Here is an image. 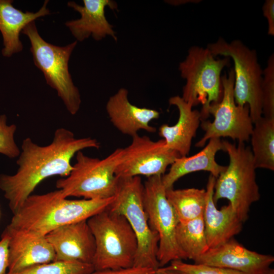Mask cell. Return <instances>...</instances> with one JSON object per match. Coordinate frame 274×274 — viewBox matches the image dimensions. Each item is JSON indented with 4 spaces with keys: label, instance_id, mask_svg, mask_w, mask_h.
<instances>
[{
    "label": "cell",
    "instance_id": "obj_6",
    "mask_svg": "<svg viewBox=\"0 0 274 274\" xmlns=\"http://www.w3.org/2000/svg\"><path fill=\"white\" fill-rule=\"evenodd\" d=\"M21 32L29 40L34 64L43 73L47 84L56 91L67 111L76 115L81 98L69 72L68 61L77 41L65 46L50 44L39 33L35 21L27 24Z\"/></svg>",
    "mask_w": 274,
    "mask_h": 274
},
{
    "label": "cell",
    "instance_id": "obj_33",
    "mask_svg": "<svg viewBox=\"0 0 274 274\" xmlns=\"http://www.w3.org/2000/svg\"><path fill=\"white\" fill-rule=\"evenodd\" d=\"M257 274H274V269L270 267H269L263 271Z\"/></svg>",
    "mask_w": 274,
    "mask_h": 274
},
{
    "label": "cell",
    "instance_id": "obj_34",
    "mask_svg": "<svg viewBox=\"0 0 274 274\" xmlns=\"http://www.w3.org/2000/svg\"><path fill=\"white\" fill-rule=\"evenodd\" d=\"M0 215H1V212H0Z\"/></svg>",
    "mask_w": 274,
    "mask_h": 274
},
{
    "label": "cell",
    "instance_id": "obj_30",
    "mask_svg": "<svg viewBox=\"0 0 274 274\" xmlns=\"http://www.w3.org/2000/svg\"><path fill=\"white\" fill-rule=\"evenodd\" d=\"M8 268V238L2 233L0 239V274H7Z\"/></svg>",
    "mask_w": 274,
    "mask_h": 274
},
{
    "label": "cell",
    "instance_id": "obj_21",
    "mask_svg": "<svg viewBox=\"0 0 274 274\" xmlns=\"http://www.w3.org/2000/svg\"><path fill=\"white\" fill-rule=\"evenodd\" d=\"M222 150L220 138H212L197 154L190 156L179 157L170 165L168 172L162 176L165 189L173 188L174 184L181 177L197 171H207L217 178L226 166L219 164L215 160L216 153Z\"/></svg>",
    "mask_w": 274,
    "mask_h": 274
},
{
    "label": "cell",
    "instance_id": "obj_14",
    "mask_svg": "<svg viewBox=\"0 0 274 274\" xmlns=\"http://www.w3.org/2000/svg\"><path fill=\"white\" fill-rule=\"evenodd\" d=\"M45 236L54 250L55 260L92 264L95 242L87 220L62 226Z\"/></svg>",
    "mask_w": 274,
    "mask_h": 274
},
{
    "label": "cell",
    "instance_id": "obj_3",
    "mask_svg": "<svg viewBox=\"0 0 274 274\" xmlns=\"http://www.w3.org/2000/svg\"><path fill=\"white\" fill-rule=\"evenodd\" d=\"M222 144V150L228 155L229 163L216 178L213 199L215 203L220 199H228L244 223L248 218L251 206L260 198L252 152L245 143L236 145L223 141Z\"/></svg>",
    "mask_w": 274,
    "mask_h": 274
},
{
    "label": "cell",
    "instance_id": "obj_31",
    "mask_svg": "<svg viewBox=\"0 0 274 274\" xmlns=\"http://www.w3.org/2000/svg\"><path fill=\"white\" fill-rule=\"evenodd\" d=\"M263 16L268 23V35L274 36V1L266 0L262 8Z\"/></svg>",
    "mask_w": 274,
    "mask_h": 274
},
{
    "label": "cell",
    "instance_id": "obj_13",
    "mask_svg": "<svg viewBox=\"0 0 274 274\" xmlns=\"http://www.w3.org/2000/svg\"><path fill=\"white\" fill-rule=\"evenodd\" d=\"M3 232L8 238L7 274H14L29 267L55 260V253L45 236L14 227L9 224Z\"/></svg>",
    "mask_w": 274,
    "mask_h": 274
},
{
    "label": "cell",
    "instance_id": "obj_29",
    "mask_svg": "<svg viewBox=\"0 0 274 274\" xmlns=\"http://www.w3.org/2000/svg\"><path fill=\"white\" fill-rule=\"evenodd\" d=\"M91 274H156V270L147 267L132 266L116 269L94 270Z\"/></svg>",
    "mask_w": 274,
    "mask_h": 274
},
{
    "label": "cell",
    "instance_id": "obj_28",
    "mask_svg": "<svg viewBox=\"0 0 274 274\" xmlns=\"http://www.w3.org/2000/svg\"><path fill=\"white\" fill-rule=\"evenodd\" d=\"M168 268L182 271L186 274H246L245 273L202 264H189L184 262L181 260H177L170 262Z\"/></svg>",
    "mask_w": 274,
    "mask_h": 274
},
{
    "label": "cell",
    "instance_id": "obj_11",
    "mask_svg": "<svg viewBox=\"0 0 274 274\" xmlns=\"http://www.w3.org/2000/svg\"><path fill=\"white\" fill-rule=\"evenodd\" d=\"M223 87L222 99L213 104L208 109L209 115L214 118L212 122L201 121L200 126L205 133L195 146L203 147L212 138L228 137L238 143L248 142L250 139L253 123L250 115L249 106L237 105L235 101L233 88L234 72L231 68L228 75L221 76Z\"/></svg>",
    "mask_w": 274,
    "mask_h": 274
},
{
    "label": "cell",
    "instance_id": "obj_25",
    "mask_svg": "<svg viewBox=\"0 0 274 274\" xmlns=\"http://www.w3.org/2000/svg\"><path fill=\"white\" fill-rule=\"evenodd\" d=\"M94 271L92 264L55 260L29 267L14 274H91Z\"/></svg>",
    "mask_w": 274,
    "mask_h": 274
},
{
    "label": "cell",
    "instance_id": "obj_22",
    "mask_svg": "<svg viewBox=\"0 0 274 274\" xmlns=\"http://www.w3.org/2000/svg\"><path fill=\"white\" fill-rule=\"evenodd\" d=\"M250 135L256 168L274 170V118L262 116L253 123Z\"/></svg>",
    "mask_w": 274,
    "mask_h": 274
},
{
    "label": "cell",
    "instance_id": "obj_16",
    "mask_svg": "<svg viewBox=\"0 0 274 274\" xmlns=\"http://www.w3.org/2000/svg\"><path fill=\"white\" fill-rule=\"evenodd\" d=\"M83 3L82 6L73 1L67 4L80 14V18L65 23L76 41L82 42L90 37L100 41L109 36L116 41V32L107 19L105 9L108 7L112 10H117V3L112 0H83Z\"/></svg>",
    "mask_w": 274,
    "mask_h": 274
},
{
    "label": "cell",
    "instance_id": "obj_1",
    "mask_svg": "<svg viewBox=\"0 0 274 274\" xmlns=\"http://www.w3.org/2000/svg\"><path fill=\"white\" fill-rule=\"evenodd\" d=\"M99 148L96 139L76 138L72 131L63 127L56 129L51 143L46 146L39 145L30 138L24 139L16 161V172L12 175L0 174V190L13 214L43 180L54 176L67 177L73 168L71 160L78 152Z\"/></svg>",
    "mask_w": 274,
    "mask_h": 274
},
{
    "label": "cell",
    "instance_id": "obj_8",
    "mask_svg": "<svg viewBox=\"0 0 274 274\" xmlns=\"http://www.w3.org/2000/svg\"><path fill=\"white\" fill-rule=\"evenodd\" d=\"M144 184L140 176L119 179L114 199L109 208L124 216L134 231L138 247L133 266L159 267V237L150 227L143 200Z\"/></svg>",
    "mask_w": 274,
    "mask_h": 274
},
{
    "label": "cell",
    "instance_id": "obj_27",
    "mask_svg": "<svg viewBox=\"0 0 274 274\" xmlns=\"http://www.w3.org/2000/svg\"><path fill=\"white\" fill-rule=\"evenodd\" d=\"M16 130L15 124L8 125L6 115H0V154L10 158H17L20 153L15 140Z\"/></svg>",
    "mask_w": 274,
    "mask_h": 274
},
{
    "label": "cell",
    "instance_id": "obj_18",
    "mask_svg": "<svg viewBox=\"0 0 274 274\" xmlns=\"http://www.w3.org/2000/svg\"><path fill=\"white\" fill-rule=\"evenodd\" d=\"M216 180L215 177L210 175L202 215L209 249L218 247L232 238L241 231L243 224L229 203L220 210L216 208L213 199Z\"/></svg>",
    "mask_w": 274,
    "mask_h": 274
},
{
    "label": "cell",
    "instance_id": "obj_32",
    "mask_svg": "<svg viewBox=\"0 0 274 274\" xmlns=\"http://www.w3.org/2000/svg\"><path fill=\"white\" fill-rule=\"evenodd\" d=\"M156 274H186L185 273L167 267H159L156 270Z\"/></svg>",
    "mask_w": 274,
    "mask_h": 274
},
{
    "label": "cell",
    "instance_id": "obj_9",
    "mask_svg": "<svg viewBox=\"0 0 274 274\" xmlns=\"http://www.w3.org/2000/svg\"><path fill=\"white\" fill-rule=\"evenodd\" d=\"M207 48L214 56L221 55L231 58L234 63L233 88L235 103L240 106L248 104L253 123L262 116L261 84L262 73L255 50L238 40L228 43L219 38Z\"/></svg>",
    "mask_w": 274,
    "mask_h": 274
},
{
    "label": "cell",
    "instance_id": "obj_19",
    "mask_svg": "<svg viewBox=\"0 0 274 274\" xmlns=\"http://www.w3.org/2000/svg\"><path fill=\"white\" fill-rule=\"evenodd\" d=\"M168 102L178 109L179 118L174 125H161L159 135L165 141L168 148L177 152L181 157L187 156L201 123L200 112L193 110L192 106L179 95L171 97Z\"/></svg>",
    "mask_w": 274,
    "mask_h": 274
},
{
    "label": "cell",
    "instance_id": "obj_2",
    "mask_svg": "<svg viewBox=\"0 0 274 274\" xmlns=\"http://www.w3.org/2000/svg\"><path fill=\"white\" fill-rule=\"evenodd\" d=\"M114 196L106 199H69L60 190L27 197L12 217L14 227L45 236L54 229L87 220L108 208Z\"/></svg>",
    "mask_w": 274,
    "mask_h": 274
},
{
    "label": "cell",
    "instance_id": "obj_5",
    "mask_svg": "<svg viewBox=\"0 0 274 274\" xmlns=\"http://www.w3.org/2000/svg\"><path fill=\"white\" fill-rule=\"evenodd\" d=\"M215 57L207 47L192 46L188 50L186 58L179 65L181 76L186 80L181 97L192 107L202 105L201 121L206 120L210 116V106L222 99L221 73L225 66L230 64L228 57Z\"/></svg>",
    "mask_w": 274,
    "mask_h": 274
},
{
    "label": "cell",
    "instance_id": "obj_4",
    "mask_svg": "<svg viewBox=\"0 0 274 274\" xmlns=\"http://www.w3.org/2000/svg\"><path fill=\"white\" fill-rule=\"evenodd\" d=\"M87 223L95 242L92 263L94 270L133 265L138 240L124 216L108 207L89 218Z\"/></svg>",
    "mask_w": 274,
    "mask_h": 274
},
{
    "label": "cell",
    "instance_id": "obj_26",
    "mask_svg": "<svg viewBox=\"0 0 274 274\" xmlns=\"http://www.w3.org/2000/svg\"><path fill=\"white\" fill-rule=\"evenodd\" d=\"M261 84L262 112L263 117L274 118V55L268 58L263 71Z\"/></svg>",
    "mask_w": 274,
    "mask_h": 274
},
{
    "label": "cell",
    "instance_id": "obj_12",
    "mask_svg": "<svg viewBox=\"0 0 274 274\" xmlns=\"http://www.w3.org/2000/svg\"><path fill=\"white\" fill-rule=\"evenodd\" d=\"M131 142L122 148L120 160L115 169L118 178L144 176H163L166 168L181 157L168 148L163 139L154 141L146 135H133Z\"/></svg>",
    "mask_w": 274,
    "mask_h": 274
},
{
    "label": "cell",
    "instance_id": "obj_7",
    "mask_svg": "<svg viewBox=\"0 0 274 274\" xmlns=\"http://www.w3.org/2000/svg\"><path fill=\"white\" fill-rule=\"evenodd\" d=\"M122 153V148H117L100 159L78 152L72 170L67 177L56 181V188L66 198L98 199L114 196L119 180L115 169Z\"/></svg>",
    "mask_w": 274,
    "mask_h": 274
},
{
    "label": "cell",
    "instance_id": "obj_10",
    "mask_svg": "<svg viewBox=\"0 0 274 274\" xmlns=\"http://www.w3.org/2000/svg\"><path fill=\"white\" fill-rule=\"evenodd\" d=\"M162 176L147 178L144 184V206L150 228L159 237L157 258L159 267L177 260H186L176 239L179 223L166 196Z\"/></svg>",
    "mask_w": 274,
    "mask_h": 274
},
{
    "label": "cell",
    "instance_id": "obj_17",
    "mask_svg": "<svg viewBox=\"0 0 274 274\" xmlns=\"http://www.w3.org/2000/svg\"><path fill=\"white\" fill-rule=\"evenodd\" d=\"M128 96L127 89L122 87L108 99L106 109L113 125L121 133L131 137L141 130L155 132L156 128L150 122L159 117V112L133 105Z\"/></svg>",
    "mask_w": 274,
    "mask_h": 274
},
{
    "label": "cell",
    "instance_id": "obj_24",
    "mask_svg": "<svg viewBox=\"0 0 274 274\" xmlns=\"http://www.w3.org/2000/svg\"><path fill=\"white\" fill-rule=\"evenodd\" d=\"M176 239L185 259L194 260L209 249L202 216L185 223L179 222Z\"/></svg>",
    "mask_w": 274,
    "mask_h": 274
},
{
    "label": "cell",
    "instance_id": "obj_15",
    "mask_svg": "<svg viewBox=\"0 0 274 274\" xmlns=\"http://www.w3.org/2000/svg\"><path fill=\"white\" fill-rule=\"evenodd\" d=\"M193 261L196 264L235 270L246 274H257L270 267L274 257L250 250L232 238L218 247L209 249Z\"/></svg>",
    "mask_w": 274,
    "mask_h": 274
},
{
    "label": "cell",
    "instance_id": "obj_23",
    "mask_svg": "<svg viewBox=\"0 0 274 274\" xmlns=\"http://www.w3.org/2000/svg\"><path fill=\"white\" fill-rule=\"evenodd\" d=\"M166 196L179 222H187L202 216L206 201L204 189L172 188L166 189Z\"/></svg>",
    "mask_w": 274,
    "mask_h": 274
},
{
    "label": "cell",
    "instance_id": "obj_20",
    "mask_svg": "<svg viewBox=\"0 0 274 274\" xmlns=\"http://www.w3.org/2000/svg\"><path fill=\"white\" fill-rule=\"evenodd\" d=\"M45 1L41 9L36 13L23 12L15 8L11 0H0V31L3 40L2 55L10 57L21 52L23 45L20 34L29 23L42 16L50 14Z\"/></svg>",
    "mask_w": 274,
    "mask_h": 274
}]
</instances>
